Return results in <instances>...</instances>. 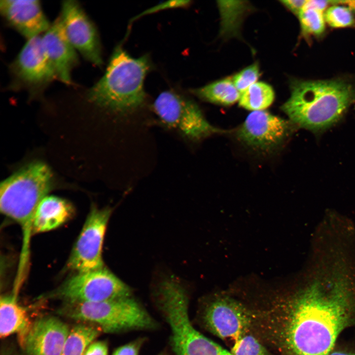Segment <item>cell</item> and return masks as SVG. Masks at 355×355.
<instances>
[{"instance_id": "17", "label": "cell", "mask_w": 355, "mask_h": 355, "mask_svg": "<svg viewBox=\"0 0 355 355\" xmlns=\"http://www.w3.org/2000/svg\"><path fill=\"white\" fill-rule=\"evenodd\" d=\"M74 213V209L68 201L54 196H46L36 211L33 221V234L59 227L69 220Z\"/></svg>"}, {"instance_id": "18", "label": "cell", "mask_w": 355, "mask_h": 355, "mask_svg": "<svg viewBox=\"0 0 355 355\" xmlns=\"http://www.w3.org/2000/svg\"><path fill=\"white\" fill-rule=\"evenodd\" d=\"M31 324L25 308L17 302L16 296H1L0 299V336L5 338L18 333L21 341Z\"/></svg>"}, {"instance_id": "31", "label": "cell", "mask_w": 355, "mask_h": 355, "mask_svg": "<svg viewBox=\"0 0 355 355\" xmlns=\"http://www.w3.org/2000/svg\"><path fill=\"white\" fill-rule=\"evenodd\" d=\"M328 355H355V350H333Z\"/></svg>"}, {"instance_id": "14", "label": "cell", "mask_w": 355, "mask_h": 355, "mask_svg": "<svg viewBox=\"0 0 355 355\" xmlns=\"http://www.w3.org/2000/svg\"><path fill=\"white\" fill-rule=\"evenodd\" d=\"M69 333L62 320L45 317L32 323L20 344L27 355H61Z\"/></svg>"}, {"instance_id": "4", "label": "cell", "mask_w": 355, "mask_h": 355, "mask_svg": "<svg viewBox=\"0 0 355 355\" xmlns=\"http://www.w3.org/2000/svg\"><path fill=\"white\" fill-rule=\"evenodd\" d=\"M150 69L148 56L133 58L118 45L104 75L88 90L87 97L95 105L115 113L134 111L145 101L144 80Z\"/></svg>"}, {"instance_id": "7", "label": "cell", "mask_w": 355, "mask_h": 355, "mask_svg": "<svg viewBox=\"0 0 355 355\" xmlns=\"http://www.w3.org/2000/svg\"><path fill=\"white\" fill-rule=\"evenodd\" d=\"M188 308V299L182 295L166 299L159 308L169 326L170 344L176 355H232L193 326Z\"/></svg>"}, {"instance_id": "30", "label": "cell", "mask_w": 355, "mask_h": 355, "mask_svg": "<svg viewBox=\"0 0 355 355\" xmlns=\"http://www.w3.org/2000/svg\"><path fill=\"white\" fill-rule=\"evenodd\" d=\"M331 0H307L305 6L315 9L323 11L326 8L328 5L331 4Z\"/></svg>"}, {"instance_id": "28", "label": "cell", "mask_w": 355, "mask_h": 355, "mask_svg": "<svg viewBox=\"0 0 355 355\" xmlns=\"http://www.w3.org/2000/svg\"><path fill=\"white\" fill-rule=\"evenodd\" d=\"M83 355H108L107 344L104 341L92 342L87 347Z\"/></svg>"}, {"instance_id": "12", "label": "cell", "mask_w": 355, "mask_h": 355, "mask_svg": "<svg viewBox=\"0 0 355 355\" xmlns=\"http://www.w3.org/2000/svg\"><path fill=\"white\" fill-rule=\"evenodd\" d=\"M205 327L221 339L234 341L247 334L252 324L251 312L238 301L226 296L211 300L202 313Z\"/></svg>"}, {"instance_id": "27", "label": "cell", "mask_w": 355, "mask_h": 355, "mask_svg": "<svg viewBox=\"0 0 355 355\" xmlns=\"http://www.w3.org/2000/svg\"><path fill=\"white\" fill-rule=\"evenodd\" d=\"M144 342L143 338H139L117 348L112 355H139Z\"/></svg>"}, {"instance_id": "25", "label": "cell", "mask_w": 355, "mask_h": 355, "mask_svg": "<svg viewBox=\"0 0 355 355\" xmlns=\"http://www.w3.org/2000/svg\"><path fill=\"white\" fill-rule=\"evenodd\" d=\"M260 75L259 66L254 63L244 69L232 78L237 89L241 93L255 83Z\"/></svg>"}, {"instance_id": "16", "label": "cell", "mask_w": 355, "mask_h": 355, "mask_svg": "<svg viewBox=\"0 0 355 355\" xmlns=\"http://www.w3.org/2000/svg\"><path fill=\"white\" fill-rule=\"evenodd\" d=\"M0 11L6 23L27 39L44 33L51 24L38 0H1Z\"/></svg>"}, {"instance_id": "33", "label": "cell", "mask_w": 355, "mask_h": 355, "mask_svg": "<svg viewBox=\"0 0 355 355\" xmlns=\"http://www.w3.org/2000/svg\"></svg>"}, {"instance_id": "23", "label": "cell", "mask_w": 355, "mask_h": 355, "mask_svg": "<svg viewBox=\"0 0 355 355\" xmlns=\"http://www.w3.org/2000/svg\"><path fill=\"white\" fill-rule=\"evenodd\" d=\"M333 5L328 7L324 14L325 22L335 28L351 27L355 24L353 11L347 6L338 5L332 0Z\"/></svg>"}, {"instance_id": "29", "label": "cell", "mask_w": 355, "mask_h": 355, "mask_svg": "<svg viewBox=\"0 0 355 355\" xmlns=\"http://www.w3.org/2000/svg\"><path fill=\"white\" fill-rule=\"evenodd\" d=\"M306 1L307 0H286L281 1L286 7L298 16L304 6Z\"/></svg>"}, {"instance_id": "22", "label": "cell", "mask_w": 355, "mask_h": 355, "mask_svg": "<svg viewBox=\"0 0 355 355\" xmlns=\"http://www.w3.org/2000/svg\"><path fill=\"white\" fill-rule=\"evenodd\" d=\"M298 16L303 35L315 36L322 35L325 21L322 11L304 5Z\"/></svg>"}, {"instance_id": "10", "label": "cell", "mask_w": 355, "mask_h": 355, "mask_svg": "<svg viewBox=\"0 0 355 355\" xmlns=\"http://www.w3.org/2000/svg\"><path fill=\"white\" fill-rule=\"evenodd\" d=\"M111 213L110 208L92 206L68 259L67 270L79 273L104 267L103 246Z\"/></svg>"}, {"instance_id": "3", "label": "cell", "mask_w": 355, "mask_h": 355, "mask_svg": "<svg viewBox=\"0 0 355 355\" xmlns=\"http://www.w3.org/2000/svg\"><path fill=\"white\" fill-rule=\"evenodd\" d=\"M53 185L52 174L43 163H31L1 183L0 210L21 226L23 243L18 271H28L34 217L40 202Z\"/></svg>"}, {"instance_id": "8", "label": "cell", "mask_w": 355, "mask_h": 355, "mask_svg": "<svg viewBox=\"0 0 355 355\" xmlns=\"http://www.w3.org/2000/svg\"><path fill=\"white\" fill-rule=\"evenodd\" d=\"M153 108L162 124L189 140L198 141L221 131L207 120L196 103L173 91L161 93Z\"/></svg>"}, {"instance_id": "32", "label": "cell", "mask_w": 355, "mask_h": 355, "mask_svg": "<svg viewBox=\"0 0 355 355\" xmlns=\"http://www.w3.org/2000/svg\"><path fill=\"white\" fill-rule=\"evenodd\" d=\"M340 4H345L348 5V7L352 10L355 11V0L338 1Z\"/></svg>"}, {"instance_id": "1", "label": "cell", "mask_w": 355, "mask_h": 355, "mask_svg": "<svg viewBox=\"0 0 355 355\" xmlns=\"http://www.w3.org/2000/svg\"><path fill=\"white\" fill-rule=\"evenodd\" d=\"M303 282L262 312V330L286 355H328L355 321V243L336 236L312 241Z\"/></svg>"}, {"instance_id": "24", "label": "cell", "mask_w": 355, "mask_h": 355, "mask_svg": "<svg viewBox=\"0 0 355 355\" xmlns=\"http://www.w3.org/2000/svg\"><path fill=\"white\" fill-rule=\"evenodd\" d=\"M232 355H270L267 349L254 336L245 334L234 341Z\"/></svg>"}, {"instance_id": "2", "label": "cell", "mask_w": 355, "mask_h": 355, "mask_svg": "<svg viewBox=\"0 0 355 355\" xmlns=\"http://www.w3.org/2000/svg\"><path fill=\"white\" fill-rule=\"evenodd\" d=\"M291 94L282 106L291 122L312 131L337 122L355 102V87L341 79L293 80Z\"/></svg>"}, {"instance_id": "6", "label": "cell", "mask_w": 355, "mask_h": 355, "mask_svg": "<svg viewBox=\"0 0 355 355\" xmlns=\"http://www.w3.org/2000/svg\"><path fill=\"white\" fill-rule=\"evenodd\" d=\"M130 287L105 267L75 273L44 295L64 303L98 302L131 297Z\"/></svg>"}, {"instance_id": "5", "label": "cell", "mask_w": 355, "mask_h": 355, "mask_svg": "<svg viewBox=\"0 0 355 355\" xmlns=\"http://www.w3.org/2000/svg\"><path fill=\"white\" fill-rule=\"evenodd\" d=\"M58 312L71 319L88 321L106 333L150 330L157 323L132 296L98 302L64 303Z\"/></svg>"}, {"instance_id": "9", "label": "cell", "mask_w": 355, "mask_h": 355, "mask_svg": "<svg viewBox=\"0 0 355 355\" xmlns=\"http://www.w3.org/2000/svg\"><path fill=\"white\" fill-rule=\"evenodd\" d=\"M9 71V87L27 91L31 97L41 95L51 82L57 79L43 49L40 35L27 39L10 64Z\"/></svg>"}, {"instance_id": "20", "label": "cell", "mask_w": 355, "mask_h": 355, "mask_svg": "<svg viewBox=\"0 0 355 355\" xmlns=\"http://www.w3.org/2000/svg\"><path fill=\"white\" fill-rule=\"evenodd\" d=\"M101 331L99 327L83 324L74 326L70 331L61 355H83Z\"/></svg>"}, {"instance_id": "11", "label": "cell", "mask_w": 355, "mask_h": 355, "mask_svg": "<svg viewBox=\"0 0 355 355\" xmlns=\"http://www.w3.org/2000/svg\"><path fill=\"white\" fill-rule=\"evenodd\" d=\"M59 17L66 36L75 49L87 61L101 67L103 61L98 32L79 2L63 1Z\"/></svg>"}, {"instance_id": "19", "label": "cell", "mask_w": 355, "mask_h": 355, "mask_svg": "<svg viewBox=\"0 0 355 355\" xmlns=\"http://www.w3.org/2000/svg\"><path fill=\"white\" fill-rule=\"evenodd\" d=\"M192 91L205 101L224 106L232 105L239 101L241 94L235 87L232 79L229 78L213 82Z\"/></svg>"}, {"instance_id": "21", "label": "cell", "mask_w": 355, "mask_h": 355, "mask_svg": "<svg viewBox=\"0 0 355 355\" xmlns=\"http://www.w3.org/2000/svg\"><path fill=\"white\" fill-rule=\"evenodd\" d=\"M274 99L275 93L272 87L266 83L257 82L241 93L239 104L248 110H262L271 106Z\"/></svg>"}, {"instance_id": "15", "label": "cell", "mask_w": 355, "mask_h": 355, "mask_svg": "<svg viewBox=\"0 0 355 355\" xmlns=\"http://www.w3.org/2000/svg\"><path fill=\"white\" fill-rule=\"evenodd\" d=\"M43 49L56 78L67 84L71 83V72L79 63L76 50L65 34L59 16L41 36Z\"/></svg>"}, {"instance_id": "13", "label": "cell", "mask_w": 355, "mask_h": 355, "mask_svg": "<svg viewBox=\"0 0 355 355\" xmlns=\"http://www.w3.org/2000/svg\"><path fill=\"white\" fill-rule=\"evenodd\" d=\"M291 124L265 110L253 111L246 117L237 131L245 144L262 150L272 149L286 138Z\"/></svg>"}, {"instance_id": "26", "label": "cell", "mask_w": 355, "mask_h": 355, "mask_svg": "<svg viewBox=\"0 0 355 355\" xmlns=\"http://www.w3.org/2000/svg\"><path fill=\"white\" fill-rule=\"evenodd\" d=\"M190 1L189 0L168 1L146 10L145 11L136 16L135 17H134L132 19V21H134L142 16H144L145 15L151 14L160 10H162L169 8L184 7L188 5L190 3Z\"/></svg>"}]
</instances>
